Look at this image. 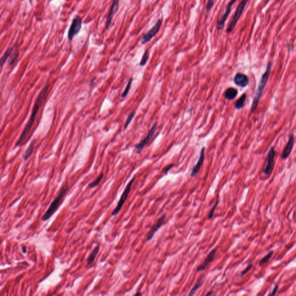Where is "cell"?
<instances>
[{
    "instance_id": "36",
    "label": "cell",
    "mask_w": 296,
    "mask_h": 296,
    "mask_svg": "<svg viewBox=\"0 0 296 296\" xmlns=\"http://www.w3.org/2000/svg\"><path fill=\"white\" fill-rule=\"evenodd\" d=\"M212 293H212V291H211V292H210L209 293H207V294H206V295H207V296H209V295H212Z\"/></svg>"
},
{
    "instance_id": "23",
    "label": "cell",
    "mask_w": 296,
    "mask_h": 296,
    "mask_svg": "<svg viewBox=\"0 0 296 296\" xmlns=\"http://www.w3.org/2000/svg\"><path fill=\"white\" fill-rule=\"evenodd\" d=\"M103 177H104V174H103V173H101L94 181H93L91 183L89 184V188H94V187L98 186L99 185V183H100Z\"/></svg>"
},
{
    "instance_id": "12",
    "label": "cell",
    "mask_w": 296,
    "mask_h": 296,
    "mask_svg": "<svg viewBox=\"0 0 296 296\" xmlns=\"http://www.w3.org/2000/svg\"><path fill=\"white\" fill-rule=\"evenodd\" d=\"M119 3V0H113L112 4L110 7V12L108 13L107 22H106V25H105V28L108 29L110 25V23L112 22L113 17L117 11V9L118 8Z\"/></svg>"
},
{
    "instance_id": "6",
    "label": "cell",
    "mask_w": 296,
    "mask_h": 296,
    "mask_svg": "<svg viewBox=\"0 0 296 296\" xmlns=\"http://www.w3.org/2000/svg\"><path fill=\"white\" fill-rule=\"evenodd\" d=\"M162 22H163V20L159 19L157 20L155 25L152 27V28L149 30L146 34H144L140 40L142 44L145 45L149 42L157 34V33L160 30L161 27L162 25Z\"/></svg>"
},
{
    "instance_id": "8",
    "label": "cell",
    "mask_w": 296,
    "mask_h": 296,
    "mask_svg": "<svg viewBox=\"0 0 296 296\" xmlns=\"http://www.w3.org/2000/svg\"><path fill=\"white\" fill-rule=\"evenodd\" d=\"M275 152L274 150V148H271V149L270 150L267 159L266 164L265 166L264 169H263V173L265 175H270L272 171V169L274 168V159H275Z\"/></svg>"
},
{
    "instance_id": "30",
    "label": "cell",
    "mask_w": 296,
    "mask_h": 296,
    "mask_svg": "<svg viewBox=\"0 0 296 296\" xmlns=\"http://www.w3.org/2000/svg\"><path fill=\"white\" fill-rule=\"evenodd\" d=\"M214 4V1L213 0H208V2L206 5V12H208L213 7Z\"/></svg>"
},
{
    "instance_id": "11",
    "label": "cell",
    "mask_w": 296,
    "mask_h": 296,
    "mask_svg": "<svg viewBox=\"0 0 296 296\" xmlns=\"http://www.w3.org/2000/svg\"><path fill=\"white\" fill-rule=\"evenodd\" d=\"M234 82L236 85L241 87H245L249 84V78L242 73H237L234 78Z\"/></svg>"
},
{
    "instance_id": "14",
    "label": "cell",
    "mask_w": 296,
    "mask_h": 296,
    "mask_svg": "<svg viewBox=\"0 0 296 296\" xmlns=\"http://www.w3.org/2000/svg\"><path fill=\"white\" fill-rule=\"evenodd\" d=\"M204 153H205V148H203L201 150L200 154V157L198 160L197 164H195L193 169H192V172L190 174L192 177H195L197 175V174L198 173L199 171L201 169V168L203 164L204 161Z\"/></svg>"
},
{
    "instance_id": "7",
    "label": "cell",
    "mask_w": 296,
    "mask_h": 296,
    "mask_svg": "<svg viewBox=\"0 0 296 296\" xmlns=\"http://www.w3.org/2000/svg\"><path fill=\"white\" fill-rule=\"evenodd\" d=\"M82 19L79 16H76L74 18L68 33V39L71 41L75 35L78 34L81 29Z\"/></svg>"
},
{
    "instance_id": "13",
    "label": "cell",
    "mask_w": 296,
    "mask_h": 296,
    "mask_svg": "<svg viewBox=\"0 0 296 296\" xmlns=\"http://www.w3.org/2000/svg\"><path fill=\"white\" fill-rule=\"evenodd\" d=\"M165 217H166V215H163L157 220L156 223L155 224V225L153 227L151 230L150 231V232H149V233L147 237V238H146V241H151L152 239L154 234L157 232V231L164 224Z\"/></svg>"
},
{
    "instance_id": "34",
    "label": "cell",
    "mask_w": 296,
    "mask_h": 296,
    "mask_svg": "<svg viewBox=\"0 0 296 296\" xmlns=\"http://www.w3.org/2000/svg\"><path fill=\"white\" fill-rule=\"evenodd\" d=\"M22 251L24 254H25L26 253V246H23L22 247Z\"/></svg>"
},
{
    "instance_id": "35",
    "label": "cell",
    "mask_w": 296,
    "mask_h": 296,
    "mask_svg": "<svg viewBox=\"0 0 296 296\" xmlns=\"http://www.w3.org/2000/svg\"><path fill=\"white\" fill-rule=\"evenodd\" d=\"M95 79V78H94L93 79H92V80L91 81V82H90V86H93V84H94V82Z\"/></svg>"
},
{
    "instance_id": "5",
    "label": "cell",
    "mask_w": 296,
    "mask_h": 296,
    "mask_svg": "<svg viewBox=\"0 0 296 296\" xmlns=\"http://www.w3.org/2000/svg\"><path fill=\"white\" fill-rule=\"evenodd\" d=\"M135 179H136V177H134V178H133L130 181V182L127 184V186L126 187L124 192H123L122 195L120 198V199H119V201L118 203L117 206L116 207V208L114 209V210L113 211L112 213V216H115V215H118L119 212L120 211V210H121L123 205H124V204L125 203V202L127 200V197H128V195L130 194V192L131 191V186H132L133 183H134Z\"/></svg>"
},
{
    "instance_id": "9",
    "label": "cell",
    "mask_w": 296,
    "mask_h": 296,
    "mask_svg": "<svg viewBox=\"0 0 296 296\" xmlns=\"http://www.w3.org/2000/svg\"><path fill=\"white\" fill-rule=\"evenodd\" d=\"M237 0H231L226 7V10H225V12L223 14V15L221 16L219 20L217 22V24H216V28L217 30H221L223 29L224 27V24H225V22L228 17V15L230 13V12H231V8H232V6L234 5V4L236 2Z\"/></svg>"
},
{
    "instance_id": "17",
    "label": "cell",
    "mask_w": 296,
    "mask_h": 296,
    "mask_svg": "<svg viewBox=\"0 0 296 296\" xmlns=\"http://www.w3.org/2000/svg\"><path fill=\"white\" fill-rule=\"evenodd\" d=\"M237 94H238V91L237 89L233 87H230L226 90V91L224 94V95L226 100L231 101L234 100L237 97Z\"/></svg>"
},
{
    "instance_id": "15",
    "label": "cell",
    "mask_w": 296,
    "mask_h": 296,
    "mask_svg": "<svg viewBox=\"0 0 296 296\" xmlns=\"http://www.w3.org/2000/svg\"><path fill=\"white\" fill-rule=\"evenodd\" d=\"M293 144H294V136L293 134H292L290 135L287 145L285 146L283 152L282 154V158L283 159H286L289 157L293 149Z\"/></svg>"
},
{
    "instance_id": "37",
    "label": "cell",
    "mask_w": 296,
    "mask_h": 296,
    "mask_svg": "<svg viewBox=\"0 0 296 296\" xmlns=\"http://www.w3.org/2000/svg\"><path fill=\"white\" fill-rule=\"evenodd\" d=\"M141 295H142V294L140 293H137L134 295V296H141Z\"/></svg>"
},
{
    "instance_id": "16",
    "label": "cell",
    "mask_w": 296,
    "mask_h": 296,
    "mask_svg": "<svg viewBox=\"0 0 296 296\" xmlns=\"http://www.w3.org/2000/svg\"><path fill=\"white\" fill-rule=\"evenodd\" d=\"M216 252H217V249H213L212 251L207 256V257H206V259H205V260L203 262L200 266L198 267V268H197V272L203 271V270H204L206 268V267L210 264V262H211L212 261L214 256H215V254L216 253Z\"/></svg>"
},
{
    "instance_id": "27",
    "label": "cell",
    "mask_w": 296,
    "mask_h": 296,
    "mask_svg": "<svg viewBox=\"0 0 296 296\" xmlns=\"http://www.w3.org/2000/svg\"><path fill=\"white\" fill-rule=\"evenodd\" d=\"M273 254H274V252L273 251H271L268 254H267L265 256H264L262 259L259 262V264L260 265H262V264H264L265 263L268 262V260L270 259L272 256L273 255Z\"/></svg>"
},
{
    "instance_id": "26",
    "label": "cell",
    "mask_w": 296,
    "mask_h": 296,
    "mask_svg": "<svg viewBox=\"0 0 296 296\" xmlns=\"http://www.w3.org/2000/svg\"><path fill=\"white\" fill-rule=\"evenodd\" d=\"M132 81H133V78H131L129 80V81H128V82L127 84V86H126V88H125L123 93H122V97H126L127 96V94L129 93V91H130V88H131V84H132Z\"/></svg>"
},
{
    "instance_id": "28",
    "label": "cell",
    "mask_w": 296,
    "mask_h": 296,
    "mask_svg": "<svg viewBox=\"0 0 296 296\" xmlns=\"http://www.w3.org/2000/svg\"><path fill=\"white\" fill-rule=\"evenodd\" d=\"M135 115H136V111H133V112H132L131 113H130V115H128L127 120H126V122L125 123V129H126L127 128L128 126L130 125V123H131V122L132 121V120L133 119L134 117L135 116Z\"/></svg>"
},
{
    "instance_id": "20",
    "label": "cell",
    "mask_w": 296,
    "mask_h": 296,
    "mask_svg": "<svg viewBox=\"0 0 296 296\" xmlns=\"http://www.w3.org/2000/svg\"><path fill=\"white\" fill-rule=\"evenodd\" d=\"M35 144H36V141H35V140H34L33 141L31 142V144H30L28 149H27V151L25 152V154L24 156V159L25 160H27L31 156L32 153L33 152Z\"/></svg>"
},
{
    "instance_id": "10",
    "label": "cell",
    "mask_w": 296,
    "mask_h": 296,
    "mask_svg": "<svg viewBox=\"0 0 296 296\" xmlns=\"http://www.w3.org/2000/svg\"><path fill=\"white\" fill-rule=\"evenodd\" d=\"M157 123H155L153 126L151 128V130L149 131L148 134H147L146 136L144 138V139L138 145H136V152L137 153H139L141 152V151H142V149H144L145 148V146H146V145L148 144L149 142V141H150L151 138L152 137V136L154 135V134L155 133L156 130H157Z\"/></svg>"
},
{
    "instance_id": "25",
    "label": "cell",
    "mask_w": 296,
    "mask_h": 296,
    "mask_svg": "<svg viewBox=\"0 0 296 296\" xmlns=\"http://www.w3.org/2000/svg\"><path fill=\"white\" fill-rule=\"evenodd\" d=\"M148 59H149V51L146 50L144 52V54L142 56V58L141 60L139 65L141 66H144L146 64Z\"/></svg>"
},
{
    "instance_id": "29",
    "label": "cell",
    "mask_w": 296,
    "mask_h": 296,
    "mask_svg": "<svg viewBox=\"0 0 296 296\" xmlns=\"http://www.w3.org/2000/svg\"><path fill=\"white\" fill-rule=\"evenodd\" d=\"M218 203H219V200H216V203L215 204V205H214V206L212 208L211 211H210V213H209V214H208V219H211L212 218L213 215V214H214V212L215 211L216 208L217 207V206H218Z\"/></svg>"
},
{
    "instance_id": "2",
    "label": "cell",
    "mask_w": 296,
    "mask_h": 296,
    "mask_svg": "<svg viewBox=\"0 0 296 296\" xmlns=\"http://www.w3.org/2000/svg\"><path fill=\"white\" fill-rule=\"evenodd\" d=\"M68 186L67 185H65L63 186L60 190L57 196L55 198L53 201L51 203L48 210L44 213L42 218V220L45 221L48 220L51 216L54 215V213L57 211L59 209L60 206L61 205L62 203L64 201V198L66 196V193L68 191Z\"/></svg>"
},
{
    "instance_id": "19",
    "label": "cell",
    "mask_w": 296,
    "mask_h": 296,
    "mask_svg": "<svg viewBox=\"0 0 296 296\" xmlns=\"http://www.w3.org/2000/svg\"><path fill=\"white\" fill-rule=\"evenodd\" d=\"M203 280L204 276L203 275L202 277H201L199 279H198V280L196 282V283L195 284V286H193V288H192L190 292L189 293V296H193L195 295V292L199 289V288L201 286V285L203 283Z\"/></svg>"
},
{
    "instance_id": "31",
    "label": "cell",
    "mask_w": 296,
    "mask_h": 296,
    "mask_svg": "<svg viewBox=\"0 0 296 296\" xmlns=\"http://www.w3.org/2000/svg\"><path fill=\"white\" fill-rule=\"evenodd\" d=\"M252 267V264H248V265L246 267L244 271H242V272H241V276L242 277V276L244 275L245 274H246L248 271H249V270L251 269Z\"/></svg>"
},
{
    "instance_id": "24",
    "label": "cell",
    "mask_w": 296,
    "mask_h": 296,
    "mask_svg": "<svg viewBox=\"0 0 296 296\" xmlns=\"http://www.w3.org/2000/svg\"><path fill=\"white\" fill-rule=\"evenodd\" d=\"M18 56H19V51L17 49H16V51H14V53L12 54V56H10V59L9 60L8 63L9 66H12L15 63V61H16V60L17 59V58L18 57Z\"/></svg>"
},
{
    "instance_id": "33",
    "label": "cell",
    "mask_w": 296,
    "mask_h": 296,
    "mask_svg": "<svg viewBox=\"0 0 296 296\" xmlns=\"http://www.w3.org/2000/svg\"><path fill=\"white\" fill-rule=\"evenodd\" d=\"M278 288H279L278 285H276V286H275V287L274 288V289H273V290H272V293H271V294H270V295H271V296H274V295L276 294L277 292L278 291Z\"/></svg>"
},
{
    "instance_id": "21",
    "label": "cell",
    "mask_w": 296,
    "mask_h": 296,
    "mask_svg": "<svg viewBox=\"0 0 296 296\" xmlns=\"http://www.w3.org/2000/svg\"><path fill=\"white\" fill-rule=\"evenodd\" d=\"M12 51H13V48L12 47L9 48L5 52V53L4 54L3 56L1 57V62H0L1 63V68H2L3 65L4 64V63L7 61V60L8 59V58L10 56V54L12 53Z\"/></svg>"
},
{
    "instance_id": "22",
    "label": "cell",
    "mask_w": 296,
    "mask_h": 296,
    "mask_svg": "<svg viewBox=\"0 0 296 296\" xmlns=\"http://www.w3.org/2000/svg\"><path fill=\"white\" fill-rule=\"evenodd\" d=\"M246 98V95L245 94H244L236 102L235 108H237V110H240L242 108H243V107L244 106Z\"/></svg>"
},
{
    "instance_id": "1",
    "label": "cell",
    "mask_w": 296,
    "mask_h": 296,
    "mask_svg": "<svg viewBox=\"0 0 296 296\" xmlns=\"http://www.w3.org/2000/svg\"><path fill=\"white\" fill-rule=\"evenodd\" d=\"M49 87V85H46L43 89L42 90L40 93V94H39V95H38V98H37V99L36 100V101L35 102L34 107H33V111H32V113H31V115L30 116V120L28 122V123H27V125H26V126H25V128L24 130L23 131L21 136H20V138H19V139H18L16 144L15 145L16 146H19V145L21 144V142L23 141V140L25 139V138L27 136V134H28V133L30 130L31 128L33 125V123H34L35 119V117H36V115L37 114V112H38V111L39 110V108H40V106L41 105V104L45 96L46 95V94L48 90Z\"/></svg>"
},
{
    "instance_id": "32",
    "label": "cell",
    "mask_w": 296,
    "mask_h": 296,
    "mask_svg": "<svg viewBox=\"0 0 296 296\" xmlns=\"http://www.w3.org/2000/svg\"><path fill=\"white\" fill-rule=\"evenodd\" d=\"M174 164H170L169 166H167L166 168H164V169H163V172H164V174H167V172L169 171V170L171 169L172 167H174Z\"/></svg>"
},
{
    "instance_id": "18",
    "label": "cell",
    "mask_w": 296,
    "mask_h": 296,
    "mask_svg": "<svg viewBox=\"0 0 296 296\" xmlns=\"http://www.w3.org/2000/svg\"><path fill=\"white\" fill-rule=\"evenodd\" d=\"M100 250V246L97 245L93 250L92 252L89 255V257L87 258V264H91L92 262L94 261L97 254L98 253Z\"/></svg>"
},
{
    "instance_id": "4",
    "label": "cell",
    "mask_w": 296,
    "mask_h": 296,
    "mask_svg": "<svg viewBox=\"0 0 296 296\" xmlns=\"http://www.w3.org/2000/svg\"><path fill=\"white\" fill-rule=\"evenodd\" d=\"M249 1V0H242L241 2L238 5L237 9L236 10V12L234 14V16L232 18L230 24L228 25V27L227 28V33H230L234 29L238 20L239 19L241 16L242 14V12L244 10L246 4L248 3V2Z\"/></svg>"
},
{
    "instance_id": "3",
    "label": "cell",
    "mask_w": 296,
    "mask_h": 296,
    "mask_svg": "<svg viewBox=\"0 0 296 296\" xmlns=\"http://www.w3.org/2000/svg\"><path fill=\"white\" fill-rule=\"evenodd\" d=\"M271 62H269L268 63V64H267V69H266L265 72H264V74L262 76V78L260 79V83H259V87H258L257 92H256V95H255V97L254 98V101H253L252 105V107H251V112L252 113H253L254 111L256 110V109L257 108V105H258V104H259V100H260V97H261V96L262 95L263 90H264L265 86L267 85V83L268 82L269 76H270V73H271Z\"/></svg>"
}]
</instances>
